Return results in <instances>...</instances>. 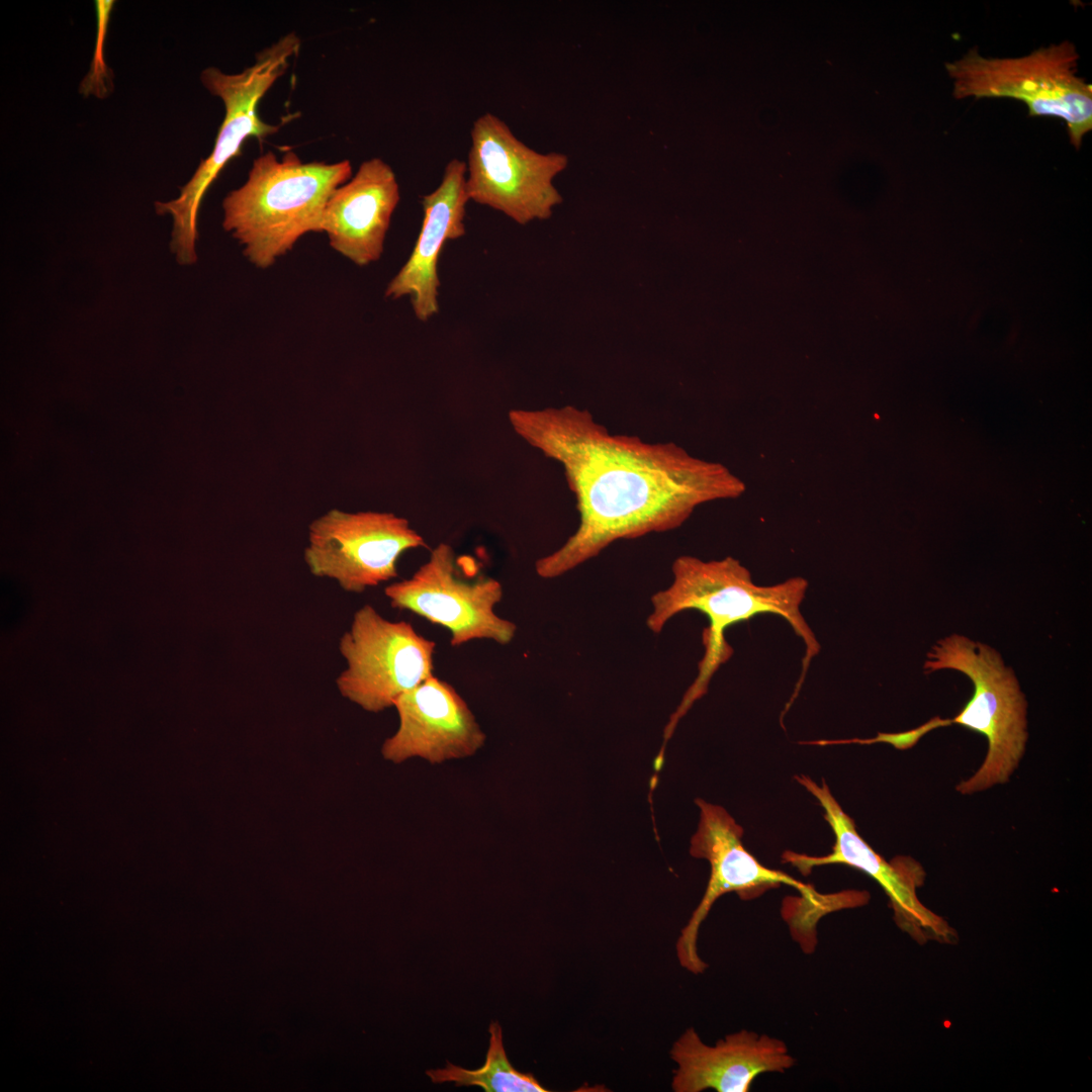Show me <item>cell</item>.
<instances>
[{"mask_svg": "<svg viewBox=\"0 0 1092 1092\" xmlns=\"http://www.w3.org/2000/svg\"><path fill=\"white\" fill-rule=\"evenodd\" d=\"M470 140L465 161L469 201L522 225L551 217L563 201L554 179L568 166L565 154L528 147L490 112L473 121Z\"/></svg>", "mask_w": 1092, "mask_h": 1092, "instance_id": "7", "label": "cell"}, {"mask_svg": "<svg viewBox=\"0 0 1092 1092\" xmlns=\"http://www.w3.org/2000/svg\"><path fill=\"white\" fill-rule=\"evenodd\" d=\"M795 779L818 800L824 810V819L834 833L835 842L827 855L813 856L787 850L782 855V862L792 864L803 876H808L816 867L826 864H843L859 870L883 888L890 899L894 920L902 930L919 943L929 939L950 942L956 937L953 930L917 897L916 890L925 878L919 862L908 856L887 861L857 833L853 819L834 799L824 780L819 786L804 775Z\"/></svg>", "mask_w": 1092, "mask_h": 1092, "instance_id": "12", "label": "cell"}, {"mask_svg": "<svg viewBox=\"0 0 1092 1092\" xmlns=\"http://www.w3.org/2000/svg\"><path fill=\"white\" fill-rule=\"evenodd\" d=\"M436 643L406 621H390L364 605L339 641L346 668L337 676L341 696L366 712L380 713L433 674Z\"/></svg>", "mask_w": 1092, "mask_h": 1092, "instance_id": "8", "label": "cell"}, {"mask_svg": "<svg viewBox=\"0 0 1092 1092\" xmlns=\"http://www.w3.org/2000/svg\"><path fill=\"white\" fill-rule=\"evenodd\" d=\"M393 707L398 728L381 746L385 760L422 758L432 764L474 755L486 735L453 686L432 675L400 695Z\"/></svg>", "mask_w": 1092, "mask_h": 1092, "instance_id": "13", "label": "cell"}, {"mask_svg": "<svg viewBox=\"0 0 1092 1092\" xmlns=\"http://www.w3.org/2000/svg\"><path fill=\"white\" fill-rule=\"evenodd\" d=\"M353 176L351 162L304 163L292 150L254 159L247 181L222 200V226L256 267L268 268L307 233H321L326 204Z\"/></svg>", "mask_w": 1092, "mask_h": 1092, "instance_id": "3", "label": "cell"}, {"mask_svg": "<svg viewBox=\"0 0 1092 1092\" xmlns=\"http://www.w3.org/2000/svg\"><path fill=\"white\" fill-rule=\"evenodd\" d=\"M300 48V39L290 32L257 53L253 65L238 74H226L217 68H206L200 79L204 87L219 97L224 105L223 121L209 156L198 165L191 179L181 188L177 198L156 202L158 214L173 219L170 248L181 265L197 261V216L207 189L220 171L241 155L246 140L260 142L276 133L280 126L262 120L258 105L267 91L289 66V60Z\"/></svg>", "mask_w": 1092, "mask_h": 1092, "instance_id": "4", "label": "cell"}, {"mask_svg": "<svg viewBox=\"0 0 1092 1092\" xmlns=\"http://www.w3.org/2000/svg\"><path fill=\"white\" fill-rule=\"evenodd\" d=\"M468 202L465 161L451 159L438 187L422 197L424 215L416 244L384 293L391 299L408 297L421 322L429 321L439 311V257L447 242L465 235Z\"/></svg>", "mask_w": 1092, "mask_h": 1092, "instance_id": "15", "label": "cell"}, {"mask_svg": "<svg viewBox=\"0 0 1092 1092\" xmlns=\"http://www.w3.org/2000/svg\"><path fill=\"white\" fill-rule=\"evenodd\" d=\"M671 570V584L651 598L652 612L646 620L647 627L657 634L668 620L686 610L702 612L707 616L709 626L703 631L705 652L698 675L664 728L661 753L665 752L678 721L707 693L714 673L731 657L733 651L724 636L730 626L764 613L781 616L789 622L805 643L803 670L793 699L798 695L811 660L820 651L819 642L800 612L808 587L805 578L798 576L774 585H756L749 570L731 556L711 561L679 556L673 561Z\"/></svg>", "mask_w": 1092, "mask_h": 1092, "instance_id": "2", "label": "cell"}, {"mask_svg": "<svg viewBox=\"0 0 1092 1092\" xmlns=\"http://www.w3.org/2000/svg\"><path fill=\"white\" fill-rule=\"evenodd\" d=\"M422 547L425 539L403 517L333 509L309 525L304 561L313 576L359 594L397 577L399 557Z\"/></svg>", "mask_w": 1092, "mask_h": 1092, "instance_id": "10", "label": "cell"}, {"mask_svg": "<svg viewBox=\"0 0 1092 1092\" xmlns=\"http://www.w3.org/2000/svg\"><path fill=\"white\" fill-rule=\"evenodd\" d=\"M488 1031L489 1045L481 1068L467 1070L448 1063L443 1069L426 1072L432 1082H454L456 1087L478 1086L486 1092H547L532 1074L521 1073L511 1065L504 1048L500 1025L491 1022Z\"/></svg>", "mask_w": 1092, "mask_h": 1092, "instance_id": "17", "label": "cell"}, {"mask_svg": "<svg viewBox=\"0 0 1092 1092\" xmlns=\"http://www.w3.org/2000/svg\"><path fill=\"white\" fill-rule=\"evenodd\" d=\"M670 1058L677 1065L675 1092H747L757 1076L785 1073L796 1064L783 1040L745 1029L708 1045L690 1027L672 1044Z\"/></svg>", "mask_w": 1092, "mask_h": 1092, "instance_id": "14", "label": "cell"}, {"mask_svg": "<svg viewBox=\"0 0 1092 1092\" xmlns=\"http://www.w3.org/2000/svg\"><path fill=\"white\" fill-rule=\"evenodd\" d=\"M400 193L392 168L381 158L364 161L329 198L321 224L330 246L358 266L380 259Z\"/></svg>", "mask_w": 1092, "mask_h": 1092, "instance_id": "16", "label": "cell"}, {"mask_svg": "<svg viewBox=\"0 0 1092 1092\" xmlns=\"http://www.w3.org/2000/svg\"><path fill=\"white\" fill-rule=\"evenodd\" d=\"M941 669L960 671L974 685L972 698L950 722L988 740L983 763L957 791L971 795L1008 782L1027 740V705L1014 671L993 647L960 634L939 639L927 653L925 672Z\"/></svg>", "mask_w": 1092, "mask_h": 1092, "instance_id": "5", "label": "cell"}, {"mask_svg": "<svg viewBox=\"0 0 1092 1092\" xmlns=\"http://www.w3.org/2000/svg\"><path fill=\"white\" fill-rule=\"evenodd\" d=\"M459 566L453 547L441 542L411 577L388 584L384 595L392 608L446 628L453 647L482 639L511 643L517 625L494 611L504 596L502 583L486 575L468 576Z\"/></svg>", "mask_w": 1092, "mask_h": 1092, "instance_id": "9", "label": "cell"}, {"mask_svg": "<svg viewBox=\"0 0 1092 1092\" xmlns=\"http://www.w3.org/2000/svg\"><path fill=\"white\" fill-rule=\"evenodd\" d=\"M508 418L521 439L560 463L579 514L575 532L536 560L535 571L545 579L569 572L615 541L676 529L699 506L745 491L725 465L673 442L612 434L590 412L571 404L511 410Z\"/></svg>", "mask_w": 1092, "mask_h": 1092, "instance_id": "1", "label": "cell"}, {"mask_svg": "<svg viewBox=\"0 0 1092 1092\" xmlns=\"http://www.w3.org/2000/svg\"><path fill=\"white\" fill-rule=\"evenodd\" d=\"M700 821L691 839L690 853L710 863V878L705 894L681 929L676 942V954L681 967L695 975L705 972L708 965L698 953V934L716 900L727 893H736L741 900L755 899L766 891L788 885L804 898L825 905L829 896L818 894L814 887L790 875L761 864L741 841L743 829L721 806L696 799Z\"/></svg>", "mask_w": 1092, "mask_h": 1092, "instance_id": "11", "label": "cell"}, {"mask_svg": "<svg viewBox=\"0 0 1092 1092\" xmlns=\"http://www.w3.org/2000/svg\"><path fill=\"white\" fill-rule=\"evenodd\" d=\"M1079 58L1076 47L1065 40L1019 58H986L973 48L944 67L956 99L1021 101L1031 117L1064 120L1079 150L1092 129V86L1077 75Z\"/></svg>", "mask_w": 1092, "mask_h": 1092, "instance_id": "6", "label": "cell"}]
</instances>
